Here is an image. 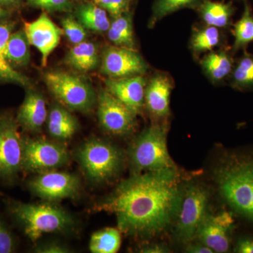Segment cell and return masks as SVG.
<instances>
[{
  "label": "cell",
  "mask_w": 253,
  "mask_h": 253,
  "mask_svg": "<svg viewBox=\"0 0 253 253\" xmlns=\"http://www.w3.org/2000/svg\"><path fill=\"white\" fill-rule=\"evenodd\" d=\"M183 186L177 168L131 174L91 211L114 214L126 236L150 239L174 224Z\"/></svg>",
  "instance_id": "obj_1"
},
{
  "label": "cell",
  "mask_w": 253,
  "mask_h": 253,
  "mask_svg": "<svg viewBox=\"0 0 253 253\" xmlns=\"http://www.w3.org/2000/svg\"><path fill=\"white\" fill-rule=\"evenodd\" d=\"M219 194L236 213L253 221V158H231L214 172Z\"/></svg>",
  "instance_id": "obj_2"
},
{
  "label": "cell",
  "mask_w": 253,
  "mask_h": 253,
  "mask_svg": "<svg viewBox=\"0 0 253 253\" xmlns=\"http://www.w3.org/2000/svg\"><path fill=\"white\" fill-rule=\"evenodd\" d=\"M10 211L32 242H36L44 234L67 232L75 224L70 213L56 203L14 202Z\"/></svg>",
  "instance_id": "obj_3"
},
{
  "label": "cell",
  "mask_w": 253,
  "mask_h": 253,
  "mask_svg": "<svg viewBox=\"0 0 253 253\" xmlns=\"http://www.w3.org/2000/svg\"><path fill=\"white\" fill-rule=\"evenodd\" d=\"M75 156L86 179L95 184L112 181L124 166V155L121 150L100 138L84 141L76 149Z\"/></svg>",
  "instance_id": "obj_4"
},
{
  "label": "cell",
  "mask_w": 253,
  "mask_h": 253,
  "mask_svg": "<svg viewBox=\"0 0 253 253\" xmlns=\"http://www.w3.org/2000/svg\"><path fill=\"white\" fill-rule=\"evenodd\" d=\"M167 134V127L157 124L131 141L127 153L131 174L177 168L168 151Z\"/></svg>",
  "instance_id": "obj_5"
},
{
  "label": "cell",
  "mask_w": 253,
  "mask_h": 253,
  "mask_svg": "<svg viewBox=\"0 0 253 253\" xmlns=\"http://www.w3.org/2000/svg\"><path fill=\"white\" fill-rule=\"evenodd\" d=\"M209 192L206 186L191 183L183 186L179 208L174 219V235L181 242L196 238L201 223L208 214Z\"/></svg>",
  "instance_id": "obj_6"
},
{
  "label": "cell",
  "mask_w": 253,
  "mask_h": 253,
  "mask_svg": "<svg viewBox=\"0 0 253 253\" xmlns=\"http://www.w3.org/2000/svg\"><path fill=\"white\" fill-rule=\"evenodd\" d=\"M44 80L51 94L68 109L89 113L97 101L90 84L79 76L62 71H51L44 74Z\"/></svg>",
  "instance_id": "obj_7"
},
{
  "label": "cell",
  "mask_w": 253,
  "mask_h": 253,
  "mask_svg": "<svg viewBox=\"0 0 253 253\" xmlns=\"http://www.w3.org/2000/svg\"><path fill=\"white\" fill-rule=\"evenodd\" d=\"M71 160L67 148L59 141L24 138L23 171L32 174L54 170L66 166Z\"/></svg>",
  "instance_id": "obj_8"
},
{
  "label": "cell",
  "mask_w": 253,
  "mask_h": 253,
  "mask_svg": "<svg viewBox=\"0 0 253 253\" xmlns=\"http://www.w3.org/2000/svg\"><path fill=\"white\" fill-rule=\"evenodd\" d=\"M17 121L0 114V179L10 181L23 171L24 138Z\"/></svg>",
  "instance_id": "obj_9"
},
{
  "label": "cell",
  "mask_w": 253,
  "mask_h": 253,
  "mask_svg": "<svg viewBox=\"0 0 253 253\" xmlns=\"http://www.w3.org/2000/svg\"><path fill=\"white\" fill-rule=\"evenodd\" d=\"M33 196L50 203L74 199L79 194L81 181L76 174L54 170L36 174L27 182Z\"/></svg>",
  "instance_id": "obj_10"
},
{
  "label": "cell",
  "mask_w": 253,
  "mask_h": 253,
  "mask_svg": "<svg viewBox=\"0 0 253 253\" xmlns=\"http://www.w3.org/2000/svg\"><path fill=\"white\" fill-rule=\"evenodd\" d=\"M98 118L101 127L109 134L125 136L135 130V113L107 89H100L97 94Z\"/></svg>",
  "instance_id": "obj_11"
},
{
  "label": "cell",
  "mask_w": 253,
  "mask_h": 253,
  "mask_svg": "<svg viewBox=\"0 0 253 253\" xmlns=\"http://www.w3.org/2000/svg\"><path fill=\"white\" fill-rule=\"evenodd\" d=\"M147 69V64L134 49L111 46L103 51L101 73L110 78L141 76Z\"/></svg>",
  "instance_id": "obj_12"
},
{
  "label": "cell",
  "mask_w": 253,
  "mask_h": 253,
  "mask_svg": "<svg viewBox=\"0 0 253 253\" xmlns=\"http://www.w3.org/2000/svg\"><path fill=\"white\" fill-rule=\"evenodd\" d=\"M233 225L234 219L231 213H208L200 226L196 238L214 253H226L230 247V234Z\"/></svg>",
  "instance_id": "obj_13"
},
{
  "label": "cell",
  "mask_w": 253,
  "mask_h": 253,
  "mask_svg": "<svg viewBox=\"0 0 253 253\" xmlns=\"http://www.w3.org/2000/svg\"><path fill=\"white\" fill-rule=\"evenodd\" d=\"M24 31L30 44L41 52L42 65L44 67L49 55L59 45L63 30L43 12L35 21L25 23Z\"/></svg>",
  "instance_id": "obj_14"
},
{
  "label": "cell",
  "mask_w": 253,
  "mask_h": 253,
  "mask_svg": "<svg viewBox=\"0 0 253 253\" xmlns=\"http://www.w3.org/2000/svg\"><path fill=\"white\" fill-rule=\"evenodd\" d=\"M108 89L136 115L145 104L146 80L141 76L122 78H108L105 81Z\"/></svg>",
  "instance_id": "obj_15"
},
{
  "label": "cell",
  "mask_w": 253,
  "mask_h": 253,
  "mask_svg": "<svg viewBox=\"0 0 253 253\" xmlns=\"http://www.w3.org/2000/svg\"><path fill=\"white\" fill-rule=\"evenodd\" d=\"M47 116L44 97L36 91L28 90L18 111L16 121L19 126L31 132H39Z\"/></svg>",
  "instance_id": "obj_16"
},
{
  "label": "cell",
  "mask_w": 253,
  "mask_h": 253,
  "mask_svg": "<svg viewBox=\"0 0 253 253\" xmlns=\"http://www.w3.org/2000/svg\"><path fill=\"white\" fill-rule=\"evenodd\" d=\"M172 83L166 75L157 74L150 80L145 89V104L149 112L158 118L169 114Z\"/></svg>",
  "instance_id": "obj_17"
},
{
  "label": "cell",
  "mask_w": 253,
  "mask_h": 253,
  "mask_svg": "<svg viewBox=\"0 0 253 253\" xmlns=\"http://www.w3.org/2000/svg\"><path fill=\"white\" fill-rule=\"evenodd\" d=\"M46 121L49 135L59 142L72 139L79 127L76 118L67 109L59 106L50 110Z\"/></svg>",
  "instance_id": "obj_18"
},
{
  "label": "cell",
  "mask_w": 253,
  "mask_h": 253,
  "mask_svg": "<svg viewBox=\"0 0 253 253\" xmlns=\"http://www.w3.org/2000/svg\"><path fill=\"white\" fill-rule=\"evenodd\" d=\"M201 19L207 26L217 28H227L230 26L235 7L232 2L203 0L197 6Z\"/></svg>",
  "instance_id": "obj_19"
},
{
  "label": "cell",
  "mask_w": 253,
  "mask_h": 253,
  "mask_svg": "<svg viewBox=\"0 0 253 253\" xmlns=\"http://www.w3.org/2000/svg\"><path fill=\"white\" fill-rule=\"evenodd\" d=\"M66 64L81 72L94 69L99 63V53L94 43L84 41L75 44L70 49L66 59Z\"/></svg>",
  "instance_id": "obj_20"
},
{
  "label": "cell",
  "mask_w": 253,
  "mask_h": 253,
  "mask_svg": "<svg viewBox=\"0 0 253 253\" xmlns=\"http://www.w3.org/2000/svg\"><path fill=\"white\" fill-rule=\"evenodd\" d=\"M201 66L210 79L219 83L230 76L234 65L227 51H212L205 56Z\"/></svg>",
  "instance_id": "obj_21"
},
{
  "label": "cell",
  "mask_w": 253,
  "mask_h": 253,
  "mask_svg": "<svg viewBox=\"0 0 253 253\" xmlns=\"http://www.w3.org/2000/svg\"><path fill=\"white\" fill-rule=\"evenodd\" d=\"M76 16L86 29L96 33L109 31L111 22L106 11L97 4L91 2L80 4L76 8Z\"/></svg>",
  "instance_id": "obj_22"
},
{
  "label": "cell",
  "mask_w": 253,
  "mask_h": 253,
  "mask_svg": "<svg viewBox=\"0 0 253 253\" xmlns=\"http://www.w3.org/2000/svg\"><path fill=\"white\" fill-rule=\"evenodd\" d=\"M13 30L11 23H0V81L11 82L27 86L30 81L14 69L6 57V46Z\"/></svg>",
  "instance_id": "obj_23"
},
{
  "label": "cell",
  "mask_w": 253,
  "mask_h": 253,
  "mask_svg": "<svg viewBox=\"0 0 253 253\" xmlns=\"http://www.w3.org/2000/svg\"><path fill=\"white\" fill-rule=\"evenodd\" d=\"M108 36L115 46L134 49L132 21L128 11L113 18L108 31Z\"/></svg>",
  "instance_id": "obj_24"
},
{
  "label": "cell",
  "mask_w": 253,
  "mask_h": 253,
  "mask_svg": "<svg viewBox=\"0 0 253 253\" xmlns=\"http://www.w3.org/2000/svg\"><path fill=\"white\" fill-rule=\"evenodd\" d=\"M30 43L24 30L10 35L6 46V57L11 66H25L31 59Z\"/></svg>",
  "instance_id": "obj_25"
},
{
  "label": "cell",
  "mask_w": 253,
  "mask_h": 253,
  "mask_svg": "<svg viewBox=\"0 0 253 253\" xmlns=\"http://www.w3.org/2000/svg\"><path fill=\"white\" fill-rule=\"evenodd\" d=\"M234 42L233 52L244 49L253 42V14L251 4L247 0L244 1V9L241 18L234 24L233 28Z\"/></svg>",
  "instance_id": "obj_26"
},
{
  "label": "cell",
  "mask_w": 253,
  "mask_h": 253,
  "mask_svg": "<svg viewBox=\"0 0 253 253\" xmlns=\"http://www.w3.org/2000/svg\"><path fill=\"white\" fill-rule=\"evenodd\" d=\"M121 246V231L108 227L93 233L89 249L92 253H116L118 252Z\"/></svg>",
  "instance_id": "obj_27"
},
{
  "label": "cell",
  "mask_w": 253,
  "mask_h": 253,
  "mask_svg": "<svg viewBox=\"0 0 253 253\" xmlns=\"http://www.w3.org/2000/svg\"><path fill=\"white\" fill-rule=\"evenodd\" d=\"M231 85L240 89L253 88V55L245 53L230 75Z\"/></svg>",
  "instance_id": "obj_28"
},
{
  "label": "cell",
  "mask_w": 253,
  "mask_h": 253,
  "mask_svg": "<svg viewBox=\"0 0 253 253\" xmlns=\"http://www.w3.org/2000/svg\"><path fill=\"white\" fill-rule=\"evenodd\" d=\"M221 34L219 28L207 26L198 30L191 40V48L196 54L211 51L219 45Z\"/></svg>",
  "instance_id": "obj_29"
},
{
  "label": "cell",
  "mask_w": 253,
  "mask_h": 253,
  "mask_svg": "<svg viewBox=\"0 0 253 253\" xmlns=\"http://www.w3.org/2000/svg\"><path fill=\"white\" fill-rule=\"evenodd\" d=\"M203 0H155L150 25L156 24L160 20L178 10L196 7Z\"/></svg>",
  "instance_id": "obj_30"
},
{
  "label": "cell",
  "mask_w": 253,
  "mask_h": 253,
  "mask_svg": "<svg viewBox=\"0 0 253 253\" xmlns=\"http://www.w3.org/2000/svg\"><path fill=\"white\" fill-rule=\"evenodd\" d=\"M63 31L71 43L78 44L85 41L87 38L86 28L72 16H66L61 21Z\"/></svg>",
  "instance_id": "obj_31"
},
{
  "label": "cell",
  "mask_w": 253,
  "mask_h": 253,
  "mask_svg": "<svg viewBox=\"0 0 253 253\" xmlns=\"http://www.w3.org/2000/svg\"><path fill=\"white\" fill-rule=\"evenodd\" d=\"M35 7L40 8L49 12L63 11L69 12L73 9V4L70 0H26Z\"/></svg>",
  "instance_id": "obj_32"
},
{
  "label": "cell",
  "mask_w": 253,
  "mask_h": 253,
  "mask_svg": "<svg viewBox=\"0 0 253 253\" xmlns=\"http://www.w3.org/2000/svg\"><path fill=\"white\" fill-rule=\"evenodd\" d=\"M129 0H97L95 4L109 12L113 18L127 12Z\"/></svg>",
  "instance_id": "obj_33"
},
{
  "label": "cell",
  "mask_w": 253,
  "mask_h": 253,
  "mask_svg": "<svg viewBox=\"0 0 253 253\" xmlns=\"http://www.w3.org/2000/svg\"><path fill=\"white\" fill-rule=\"evenodd\" d=\"M14 236L7 226L0 219V253H11L15 250Z\"/></svg>",
  "instance_id": "obj_34"
},
{
  "label": "cell",
  "mask_w": 253,
  "mask_h": 253,
  "mask_svg": "<svg viewBox=\"0 0 253 253\" xmlns=\"http://www.w3.org/2000/svg\"><path fill=\"white\" fill-rule=\"evenodd\" d=\"M35 252L39 253H69V249L66 246L56 242L42 245L37 248Z\"/></svg>",
  "instance_id": "obj_35"
},
{
  "label": "cell",
  "mask_w": 253,
  "mask_h": 253,
  "mask_svg": "<svg viewBox=\"0 0 253 253\" xmlns=\"http://www.w3.org/2000/svg\"><path fill=\"white\" fill-rule=\"evenodd\" d=\"M235 252L239 253H253V239L244 238L240 239L235 248Z\"/></svg>",
  "instance_id": "obj_36"
},
{
  "label": "cell",
  "mask_w": 253,
  "mask_h": 253,
  "mask_svg": "<svg viewBox=\"0 0 253 253\" xmlns=\"http://www.w3.org/2000/svg\"><path fill=\"white\" fill-rule=\"evenodd\" d=\"M186 253H213V251L206 245L199 242V244H191L186 247Z\"/></svg>",
  "instance_id": "obj_37"
},
{
  "label": "cell",
  "mask_w": 253,
  "mask_h": 253,
  "mask_svg": "<svg viewBox=\"0 0 253 253\" xmlns=\"http://www.w3.org/2000/svg\"><path fill=\"white\" fill-rule=\"evenodd\" d=\"M141 253H168L169 251L166 246L163 245L154 244L151 246L145 247L144 249L141 250Z\"/></svg>",
  "instance_id": "obj_38"
},
{
  "label": "cell",
  "mask_w": 253,
  "mask_h": 253,
  "mask_svg": "<svg viewBox=\"0 0 253 253\" xmlns=\"http://www.w3.org/2000/svg\"><path fill=\"white\" fill-rule=\"evenodd\" d=\"M21 0H0V4L4 7H12L20 4Z\"/></svg>",
  "instance_id": "obj_39"
},
{
  "label": "cell",
  "mask_w": 253,
  "mask_h": 253,
  "mask_svg": "<svg viewBox=\"0 0 253 253\" xmlns=\"http://www.w3.org/2000/svg\"><path fill=\"white\" fill-rule=\"evenodd\" d=\"M9 11L0 4V22L2 21L3 20L6 19V18L9 17Z\"/></svg>",
  "instance_id": "obj_40"
},
{
  "label": "cell",
  "mask_w": 253,
  "mask_h": 253,
  "mask_svg": "<svg viewBox=\"0 0 253 253\" xmlns=\"http://www.w3.org/2000/svg\"><path fill=\"white\" fill-rule=\"evenodd\" d=\"M93 1H94V2H96V1H97V0H93Z\"/></svg>",
  "instance_id": "obj_41"
},
{
  "label": "cell",
  "mask_w": 253,
  "mask_h": 253,
  "mask_svg": "<svg viewBox=\"0 0 253 253\" xmlns=\"http://www.w3.org/2000/svg\"><path fill=\"white\" fill-rule=\"evenodd\" d=\"M0 195H1V193H0Z\"/></svg>",
  "instance_id": "obj_42"
}]
</instances>
